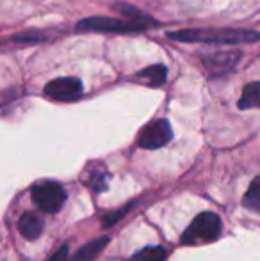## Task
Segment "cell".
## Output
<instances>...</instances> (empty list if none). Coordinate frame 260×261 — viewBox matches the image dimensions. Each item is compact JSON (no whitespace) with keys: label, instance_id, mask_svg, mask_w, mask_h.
<instances>
[{"label":"cell","instance_id":"cell-2","mask_svg":"<svg viewBox=\"0 0 260 261\" xmlns=\"http://www.w3.org/2000/svg\"><path fill=\"white\" fill-rule=\"evenodd\" d=\"M221 233V219L216 213L205 212L200 213L182 234V242L187 245L203 244V242H212Z\"/></svg>","mask_w":260,"mask_h":261},{"label":"cell","instance_id":"cell-1","mask_svg":"<svg viewBox=\"0 0 260 261\" xmlns=\"http://www.w3.org/2000/svg\"><path fill=\"white\" fill-rule=\"evenodd\" d=\"M168 38L185 43H255L260 41V32L244 29H187V31L168 32Z\"/></svg>","mask_w":260,"mask_h":261},{"label":"cell","instance_id":"cell-12","mask_svg":"<svg viewBox=\"0 0 260 261\" xmlns=\"http://www.w3.org/2000/svg\"><path fill=\"white\" fill-rule=\"evenodd\" d=\"M166 259V251L159 245H150V247L141 249L132 256L130 261H164Z\"/></svg>","mask_w":260,"mask_h":261},{"label":"cell","instance_id":"cell-10","mask_svg":"<svg viewBox=\"0 0 260 261\" xmlns=\"http://www.w3.org/2000/svg\"><path fill=\"white\" fill-rule=\"evenodd\" d=\"M239 109H260V80L248 84L243 89Z\"/></svg>","mask_w":260,"mask_h":261},{"label":"cell","instance_id":"cell-8","mask_svg":"<svg viewBox=\"0 0 260 261\" xmlns=\"http://www.w3.org/2000/svg\"><path fill=\"white\" fill-rule=\"evenodd\" d=\"M43 219L38 217L36 213H23L18 220V229H20L21 237L27 240H36L41 237L43 233Z\"/></svg>","mask_w":260,"mask_h":261},{"label":"cell","instance_id":"cell-3","mask_svg":"<svg viewBox=\"0 0 260 261\" xmlns=\"http://www.w3.org/2000/svg\"><path fill=\"white\" fill-rule=\"evenodd\" d=\"M32 201L36 203L41 212L45 213H56L63 208L66 192L64 189L56 181H43L34 185L32 189Z\"/></svg>","mask_w":260,"mask_h":261},{"label":"cell","instance_id":"cell-7","mask_svg":"<svg viewBox=\"0 0 260 261\" xmlns=\"http://www.w3.org/2000/svg\"><path fill=\"white\" fill-rule=\"evenodd\" d=\"M239 59H241L239 52H218V54L208 55V57L205 59V64H207V68L210 69L212 73L221 75L226 69H232Z\"/></svg>","mask_w":260,"mask_h":261},{"label":"cell","instance_id":"cell-5","mask_svg":"<svg viewBox=\"0 0 260 261\" xmlns=\"http://www.w3.org/2000/svg\"><path fill=\"white\" fill-rule=\"evenodd\" d=\"M145 27L137 23H132L129 20H114V18H105V16H93L80 20L77 25V31H93V32H135L143 31Z\"/></svg>","mask_w":260,"mask_h":261},{"label":"cell","instance_id":"cell-14","mask_svg":"<svg viewBox=\"0 0 260 261\" xmlns=\"http://www.w3.org/2000/svg\"><path fill=\"white\" fill-rule=\"evenodd\" d=\"M68 252H69V247H68V245H63V247H61L59 251H57L49 261H72V259H69Z\"/></svg>","mask_w":260,"mask_h":261},{"label":"cell","instance_id":"cell-13","mask_svg":"<svg viewBox=\"0 0 260 261\" xmlns=\"http://www.w3.org/2000/svg\"><path fill=\"white\" fill-rule=\"evenodd\" d=\"M243 204L248 210H255V212L260 210V176H257L251 181L250 189H248V192L243 197Z\"/></svg>","mask_w":260,"mask_h":261},{"label":"cell","instance_id":"cell-9","mask_svg":"<svg viewBox=\"0 0 260 261\" xmlns=\"http://www.w3.org/2000/svg\"><path fill=\"white\" fill-rule=\"evenodd\" d=\"M109 244V237H100L97 240H91L87 245H84L82 249L77 251V254L73 256L72 261H93L105 249V245Z\"/></svg>","mask_w":260,"mask_h":261},{"label":"cell","instance_id":"cell-4","mask_svg":"<svg viewBox=\"0 0 260 261\" xmlns=\"http://www.w3.org/2000/svg\"><path fill=\"white\" fill-rule=\"evenodd\" d=\"M171 137H173V132H171L170 123L166 119H155L141 130L137 144L145 149H159L166 146L171 141Z\"/></svg>","mask_w":260,"mask_h":261},{"label":"cell","instance_id":"cell-6","mask_svg":"<svg viewBox=\"0 0 260 261\" xmlns=\"http://www.w3.org/2000/svg\"><path fill=\"white\" fill-rule=\"evenodd\" d=\"M82 84L79 79L73 76H63V79H56L52 82L46 84L45 94L50 100L56 101H75L82 96Z\"/></svg>","mask_w":260,"mask_h":261},{"label":"cell","instance_id":"cell-11","mask_svg":"<svg viewBox=\"0 0 260 261\" xmlns=\"http://www.w3.org/2000/svg\"><path fill=\"white\" fill-rule=\"evenodd\" d=\"M166 68L160 64L157 66H148L146 69H143L141 73H139V79L146 80V84H150V86H162L164 80H166Z\"/></svg>","mask_w":260,"mask_h":261}]
</instances>
